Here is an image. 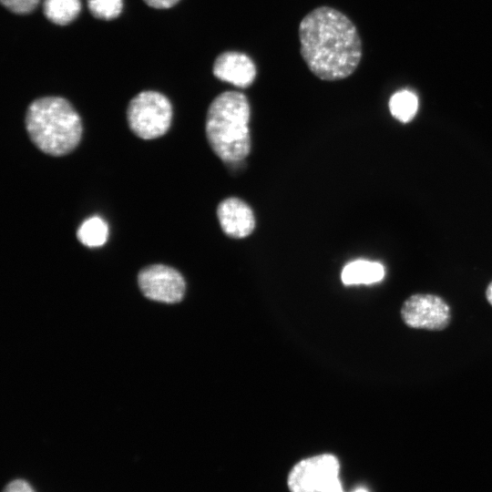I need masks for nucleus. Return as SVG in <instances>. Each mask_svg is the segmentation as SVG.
Listing matches in <instances>:
<instances>
[{
	"instance_id": "obj_15",
	"label": "nucleus",
	"mask_w": 492,
	"mask_h": 492,
	"mask_svg": "<svg viewBox=\"0 0 492 492\" xmlns=\"http://www.w3.org/2000/svg\"><path fill=\"white\" fill-rule=\"evenodd\" d=\"M41 0H1L2 5L10 12L16 15L32 13Z\"/></svg>"
},
{
	"instance_id": "obj_6",
	"label": "nucleus",
	"mask_w": 492,
	"mask_h": 492,
	"mask_svg": "<svg viewBox=\"0 0 492 492\" xmlns=\"http://www.w3.org/2000/svg\"><path fill=\"white\" fill-rule=\"evenodd\" d=\"M339 461L330 454L305 458L291 470L287 484L291 492H321L332 479L338 477Z\"/></svg>"
},
{
	"instance_id": "obj_19",
	"label": "nucleus",
	"mask_w": 492,
	"mask_h": 492,
	"mask_svg": "<svg viewBox=\"0 0 492 492\" xmlns=\"http://www.w3.org/2000/svg\"><path fill=\"white\" fill-rule=\"evenodd\" d=\"M486 298L489 304L492 306V282H489L486 289Z\"/></svg>"
},
{
	"instance_id": "obj_13",
	"label": "nucleus",
	"mask_w": 492,
	"mask_h": 492,
	"mask_svg": "<svg viewBox=\"0 0 492 492\" xmlns=\"http://www.w3.org/2000/svg\"><path fill=\"white\" fill-rule=\"evenodd\" d=\"M418 108V99L415 93L404 89L395 93L389 100L391 114L401 122H409L414 118Z\"/></svg>"
},
{
	"instance_id": "obj_9",
	"label": "nucleus",
	"mask_w": 492,
	"mask_h": 492,
	"mask_svg": "<svg viewBox=\"0 0 492 492\" xmlns=\"http://www.w3.org/2000/svg\"><path fill=\"white\" fill-rule=\"evenodd\" d=\"M212 72L217 78L238 87L245 88L253 83L256 77V67L247 55L228 51L216 57Z\"/></svg>"
},
{
	"instance_id": "obj_3",
	"label": "nucleus",
	"mask_w": 492,
	"mask_h": 492,
	"mask_svg": "<svg viewBox=\"0 0 492 492\" xmlns=\"http://www.w3.org/2000/svg\"><path fill=\"white\" fill-rule=\"evenodd\" d=\"M26 128L36 148L56 157L71 152L82 134L79 115L69 101L60 97L34 100L26 110Z\"/></svg>"
},
{
	"instance_id": "obj_7",
	"label": "nucleus",
	"mask_w": 492,
	"mask_h": 492,
	"mask_svg": "<svg viewBox=\"0 0 492 492\" xmlns=\"http://www.w3.org/2000/svg\"><path fill=\"white\" fill-rule=\"evenodd\" d=\"M138 282L142 293L150 300L167 303L179 302L185 292L182 275L175 269L154 264L140 271Z\"/></svg>"
},
{
	"instance_id": "obj_1",
	"label": "nucleus",
	"mask_w": 492,
	"mask_h": 492,
	"mask_svg": "<svg viewBox=\"0 0 492 492\" xmlns=\"http://www.w3.org/2000/svg\"><path fill=\"white\" fill-rule=\"evenodd\" d=\"M300 53L311 72L323 80L352 75L363 55L355 25L339 10L319 6L300 22Z\"/></svg>"
},
{
	"instance_id": "obj_2",
	"label": "nucleus",
	"mask_w": 492,
	"mask_h": 492,
	"mask_svg": "<svg viewBox=\"0 0 492 492\" xmlns=\"http://www.w3.org/2000/svg\"><path fill=\"white\" fill-rule=\"evenodd\" d=\"M251 109L244 94L226 91L210 103L205 130L214 153L224 162L245 159L251 150L249 129Z\"/></svg>"
},
{
	"instance_id": "obj_8",
	"label": "nucleus",
	"mask_w": 492,
	"mask_h": 492,
	"mask_svg": "<svg viewBox=\"0 0 492 492\" xmlns=\"http://www.w3.org/2000/svg\"><path fill=\"white\" fill-rule=\"evenodd\" d=\"M217 216L223 232L234 239L249 236L255 228L251 207L238 198H228L220 202Z\"/></svg>"
},
{
	"instance_id": "obj_17",
	"label": "nucleus",
	"mask_w": 492,
	"mask_h": 492,
	"mask_svg": "<svg viewBox=\"0 0 492 492\" xmlns=\"http://www.w3.org/2000/svg\"><path fill=\"white\" fill-rule=\"evenodd\" d=\"M149 6L157 9H167L174 6L179 0H143Z\"/></svg>"
},
{
	"instance_id": "obj_12",
	"label": "nucleus",
	"mask_w": 492,
	"mask_h": 492,
	"mask_svg": "<svg viewBox=\"0 0 492 492\" xmlns=\"http://www.w3.org/2000/svg\"><path fill=\"white\" fill-rule=\"evenodd\" d=\"M78 241L87 247L102 246L108 237V223L98 216L84 220L77 231Z\"/></svg>"
},
{
	"instance_id": "obj_4",
	"label": "nucleus",
	"mask_w": 492,
	"mask_h": 492,
	"mask_svg": "<svg viewBox=\"0 0 492 492\" xmlns=\"http://www.w3.org/2000/svg\"><path fill=\"white\" fill-rule=\"evenodd\" d=\"M127 118L131 131L143 139L163 136L169 128L172 106L163 94L145 90L128 103Z\"/></svg>"
},
{
	"instance_id": "obj_14",
	"label": "nucleus",
	"mask_w": 492,
	"mask_h": 492,
	"mask_svg": "<svg viewBox=\"0 0 492 492\" xmlns=\"http://www.w3.org/2000/svg\"><path fill=\"white\" fill-rule=\"evenodd\" d=\"M87 5L93 16L102 20L117 18L122 12V0H87Z\"/></svg>"
},
{
	"instance_id": "obj_11",
	"label": "nucleus",
	"mask_w": 492,
	"mask_h": 492,
	"mask_svg": "<svg viewBox=\"0 0 492 492\" xmlns=\"http://www.w3.org/2000/svg\"><path fill=\"white\" fill-rule=\"evenodd\" d=\"M81 11L80 0H44L43 13L52 23L66 26L72 23Z\"/></svg>"
},
{
	"instance_id": "obj_20",
	"label": "nucleus",
	"mask_w": 492,
	"mask_h": 492,
	"mask_svg": "<svg viewBox=\"0 0 492 492\" xmlns=\"http://www.w3.org/2000/svg\"><path fill=\"white\" fill-rule=\"evenodd\" d=\"M354 492H368V491L366 489H364V488H359V489H356Z\"/></svg>"
},
{
	"instance_id": "obj_10",
	"label": "nucleus",
	"mask_w": 492,
	"mask_h": 492,
	"mask_svg": "<svg viewBox=\"0 0 492 492\" xmlns=\"http://www.w3.org/2000/svg\"><path fill=\"white\" fill-rule=\"evenodd\" d=\"M384 273L380 262L356 260L343 267L341 279L345 285L371 284L382 281Z\"/></svg>"
},
{
	"instance_id": "obj_16",
	"label": "nucleus",
	"mask_w": 492,
	"mask_h": 492,
	"mask_svg": "<svg viewBox=\"0 0 492 492\" xmlns=\"http://www.w3.org/2000/svg\"><path fill=\"white\" fill-rule=\"evenodd\" d=\"M3 492H36L33 487L23 479H15L8 483Z\"/></svg>"
},
{
	"instance_id": "obj_5",
	"label": "nucleus",
	"mask_w": 492,
	"mask_h": 492,
	"mask_svg": "<svg viewBox=\"0 0 492 492\" xmlns=\"http://www.w3.org/2000/svg\"><path fill=\"white\" fill-rule=\"evenodd\" d=\"M401 317L410 328L442 331L451 322V309L438 295L415 293L403 302Z\"/></svg>"
},
{
	"instance_id": "obj_18",
	"label": "nucleus",
	"mask_w": 492,
	"mask_h": 492,
	"mask_svg": "<svg viewBox=\"0 0 492 492\" xmlns=\"http://www.w3.org/2000/svg\"><path fill=\"white\" fill-rule=\"evenodd\" d=\"M321 492H343L342 484L338 477L329 481L321 490Z\"/></svg>"
}]
</instances>
